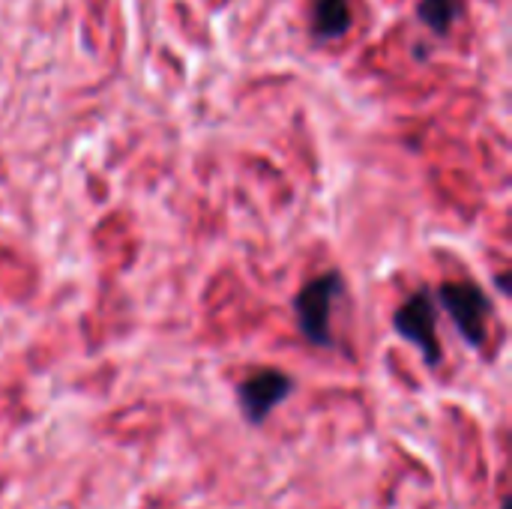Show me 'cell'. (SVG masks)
I'll return each mask as SVG.
<instances>
[{"label": "cell", "mask_w": 512, "mask_h": 509, "mask_svg": "<svg viewBox=\"0 0 512 509\" xmlns=\"http://www.w3.org/2000/svg\"><path fill=\"white\" fill-rule=\"evenodd\" d=\"M393 327L402 339H408L411 345H417V351L423 354V360L429 366L441 363V342H438V309H435V294L429 291H417L411 294L399 312L393 315Z\"/></svg>", "instance_id": "obj_3"}, {"label": "cell", "mask_w": 512, "mask_h": 509, "mask_svg": "<svg viewBox=\"0 0 512 509\" xmlns=\"http://www.w3.org/2000/svg\"><path fill=\"white\" fill-rule=\"evenodd\" d=\"M435 300L447 309L459 336L471 348H480L486 342V321L492 315V300L486 297V291H480L474 282H447L435 291Z\"/></svg>", "instance_id": "obj_2"}, {"label": "cell", "mask_w": 512, "mask_h": 509, "mask_svg": "<svg viewBox=\"0 0 512 509\" xmlns=\"http://www.w3.org/2000/svg\"><path fill=\"white\" fill-rule=\"evenodd\" d=\"M294 393V378L279 369H258L237 387V402L246 423L261 426L288 396Z\"/></svg>", "instance_id": "obj_4"}, {"label": "cell", "mask_w": 512, "mask_h": 509, "mask_svg": "<svg viewBox=\"0 0 512 509\" xmlns=\"http://www.w3.org/2000/svg\"><path fill=\"white\" fill-rule=\"evenodd\" d=\"M465 6L462 0H420L417 15L423 24H429L435 33H447L459 18H462Z\"/></svg>", "instance_id": "obj_6"}, {"label": "cell", "mask_w": 512, "mask_h": 509, "mask_svg": "<svg viewBox=\"0 0 512 509\" xmlns=\"http://www.w3.org/2000/svg\"><path fill=\"white\" fill-rule=\"evenodd\" d=\"M345 282L336 270L312 279L297 297H294V315H297V327L303 333L306 342L318 345V348H330L333 345V333H330V315H333V303L342 297Z\"/></svg>", "instance_id": "obj_1"}, {"label": "cell", "mask_w": 512, "mask_h": 509, "mask_svg": "<svg viewBox=\"0 0 512 509\" xmlns=\"http://www.w3.org/2000/svg\"><path fill=\"white\" fill-rule=\"evenodd\" d=\"M351 3L348 0H315L312 6V33L324 42H333L351 30Z\"/></svg>", "instance_id": "obj_5"}]
</instances>
